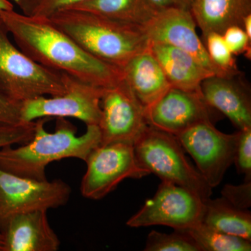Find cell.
<instances>
[{"instance_id":"obj_30","label":"cell","mask_w":251,"mask_h":251,"mask_svg":"<svg viewBox=\"0 0 251 251\" xmlns=\"http://www.w3.org/2000/svg\"><path fill=\"white\" fill-rule=\"evenodd\" d=\"M144 4L151 15L169 9H189L191 0H143Z\"/></svg>"},{"instance_id":"obj_19","label":"cell","mask_w":251,"mask_h":251,"mask_svg":"<svg viewBox=\"0 0 251 251\" xmlns=\"http://www.w3.org/2000/svg\"><path fill=\"white\" fill-rule=\"evenodd\" d=\"M202 224L224 233L251 242V214L239 209L226 198L204 200Z\"/></svg>"},{"instance_id":"obj_13","label":"cell","mask_w":251,"mask_h":251,"mask_svg":"<svg viewBox=\"0 0 251 251\" xmlns=\"http://www.w3.org/2000/svg\"><path fill=\"white\" fill-rule=\"evenodd\" d=\"M211 109L202 93L172 87L145 108L149 126L176 136L200 122L211 121Z\"/></svg>"},{"instance_id":"obj_22","label":"cell","mask_w":251,"mask_h":251,"mask_svg":"<svg viewBox=\"0 0 251 251\" xmlns=\"http://www.w3.org/2000/svg\"><path fill=\"white\" fill-rule=\"evenodd\" d=\"M145 251H201L192 237L185 230L166 234L152 230L148 234Z\"/></svg>"},{"instance_id":"obj_15","label":"cell","mask_w":251,"mask_h":251,"mask_svg":"<svg viewBox=\"0 0 251 251\" xmlns=\"http://www.w3.org/2000/svg\"><path fill=\"white\" fill-rule=\"evenodd\" d=\"M235 77H207L201 84V93L206 103L228 117L238 130L251 128L250 92Z\"/></svg>"},{"instance_id":"obj_21","label":"cell","mask_w":251,"mask_h":251,"mask_svg":"<svg viewBox=\"0 0 251 251\" xmlns=\"http://www.w3.org/2000/svg\"><path fill=\"white\" fill-rule=\"evenodd\" d=\"M201 251H250L251 242L211 228L200 223L186 229Z\"/></svg>"},{"instance_id":"obj_6","label":"cell","mask_w":251,"mask_h":251,"mask_svg":"<svg viewBox=\"0 0 251 251\" xmlns=\"http://www.w3.org/2000/svg\"><path fill=\"white\" fill-rule=\"evenodd\" d=\"M80 192L87 199H102L126 179H140L150 175L137 160L134 147L115 143L100 145L91 151Z\"/></svg>"},{"instance_id":"obj_26","label":"cell","mask_w":251,"mask_h":251,"mask_svg":"<svg viewBox=\"0 0 251 251\" xmlns=\"http://www.w3.org/2000/svg\"><path fill=\"white\" fill-rule=\"evenodd\" d=\"M34 130L35 121L16 125H0V148L27 143L32 138Z\"/></svg>"},{"instance_id":"obj_18","label":"cell","mask_w":251,"mask_h":251,"mask_svg":"<svg viewBox=\"0 0 251 251\" xmlns=\"http://www.w3.org/2000/svg\"><path fill=\"white\" fill-rule=\"evenodd\" d=\"M190 11L202 32L223 34L229 27H242L244 18L251 14V0H191Z\"/></svg>"},{"instance_id":"obj_23","label":"cell","mask_w":251,"mask_h":251,"mask_svg":"<svg viewBox=\"0 0 251 251\" xmlns=\"http://www.w3.org/2000/svg\"><path fill=\"white\" fill-rule=\"evenodd\" d=\"M208 55L211 62L227 77L237 76L239 74L236 59L230 52L222 34L209 32L204 36Z\"/></svg>"},{"instance_id":"obj_2","label":"cell","mask_w":251,"mask_h":251,"mask_svg":"<svg viewBox=\"0 0 251 251\" xmlns=\"http://www.w3.org/2000/svg\"><path fill=\"white\" fill-rule=\"evenodd\" d=\"M50 118L35 121L32 138L14 148V145L0 148V170L28 179L45 181L46 168L54 161L74 158L85 161L92 150L101 143L97 125L87 126L82 135L64 118H58L52 133L45 128Z\"/></svg>"},{"instance_id":"obj_29","label":"cell","mask_w":251,"mask_h":251,"mask_svg":"<svg viewBox=\"0 0 251 251\" xmlns=\"http://www.w3.org/2000/svg\"><path fill=\"white\" fill-rule=\"evenodd\" d=\"M21 105L0 92V125H16L23 123Z\"/></svg>"},{"instance_id":"obj_20","label":"cell","mask_w":251,"mask_h":251,"mask_svg":"<svg viewBox=\"0 0 251 251\" xmlns=\"http://www.w3.org/2000/svg\"><path fill=\"white\" fill-rule=\"evenodd\" d=\"M72 9L90 11L115 21L140 26L153 16L143 0H88Z\"/></svg>"},{"instance_id":"obj_27","label":"cell","mask_w":251,"mask_h":251,"mask_svg":"<svg viewBox=\"0 0 251 251\" xmlns=\"http://www.w3.org/2000/svg\"><path fill=\"white\" fill-rule=\"evenodd\" d=\"M225 42L233 55L244 54L247 58L251 57V40L240 26L229 27L222 34Z\"/></svg>"},{"instance_id":"obj_5","label":"cell","mask_w":251,"mask_h":251,"mask_svg":"<svg viewBox=\"0 0 251 251\" xmlns=\"http://www.w3.org/2000/svg\"><path fill=\"white\" fill-rule=\"evenodd\" d=\"M133 147L138 163L150 174L188 188L203 200L211 197L212 188L188 161L175 135L149 126Z\"/></svg>"},{"instance_id":"obj_12","label":"cell","mask_w":251,"mask_h":251,"mask_svg":"<svg viewBox=\"0 0 251 251\" xmlns=\"http://www.w3.org/2000/svg\"><path fill=\"white\" fill-rule=\"evenodd\" d=\"M189 9H169L157 13L141 26L150 41L166 43L187 52L217 76L227 77L211 62L196 32Z\"/></svg>"},{"instance_id":"obj_3","label":"cell","mask_w":251,"mask_h":251,"mask_svg":"<svg viewBox=\"0 0 251 251\" xmlns=\"http://www.w3.org/2000/svg\"><path fill=\"white\" fill-rule=\"evenodd\" d=\"M91 55L122 69L148 49L141 26L80 9H68L49 18Z\"/></svg>"},{"instance_id":"obj_32","label":"cell","mask_w":251,"mask_h":251,"mask_svg":"<svg viewBox=\"0 0 251 251\" xmlns=\"http://www.w3.org/2000/svg\"><path fill=\"white\" fill-rule=\"evenodd\" d=\"M14 9V5L9 0H0V11Z\"/></svg>"},{"instance_id":"obj_28","label":"cell","mask_w":251,"mask_h":251,"mask_svg":"<svg viewBox=\"0 0 251 251\" xmlns=\"http://www.w3.org/2000/svg\"><path fill=\"white\" fill-rule=\"evenodd\" d=\"M221 194L234 206L248 209L251 205V181H244V184L238 186L225 185Z\"/></svg>"},{"instance_id":"obj_10","label":"cell","mask_w":251,"mask_h":251,"mask_svg":"<svg viewBox=\"0 0 251 251\" xmlns=\"http://www.w3.org/2000/svg\"><path fill=\"white\" fill-rule=\"evenodd\" d=\"M184 151L193 158L211 188L219 186L234 163L238 131L226 134L211 121L200 122L176 136Z\"/></svg>"},{"instance_id":"obj_16","label":"cell","mask_w":251,"mask_h":251,"mask_svg":"<svg viewBox=\"0 0 251 251\" xmlns=\"http://www.w3.org/2000/svg\"><path fill=\"white\" fill-rule=\"evenodd\" d=\"M148 49L161 66L172 87L201 92L203 81L216 75L191 54L170 44L149 41Z\"/></svg>"},{"instance_id":"obj_31","label":"cell","mask_w":251,"mask_h":251,"mask_svg":"<svg viewBox=\"0 0 251 251\" xmlns=\"http://www.w3.org/2000/svg\"><path fill=\"white\" fill-rule=\"evenodd\" d=\"M242 28L246 34L251 40V14H248L243 21Z\"/></svg>"},{"instance_id":"obj_17","label":"cell","mask_w":251,"mask_h":251,"mask_svg":"<svg viewBox=\"0 0 251 251\" xmlns=\"http://www.w3.org/2000/svg\"><path fill=\"white\" fill-rule=\"evenodd\" d=\"M122 69L124 80L145 108L161 99L172 87L148 49L134 56Z\"/></svg>"},{"instance_id":"obj_4","label":"cell","mask_w":251,"mask_h":251,"mask_svg":"<svg viewBox=\"0 0 251 251\" xmlns=\"http://www.w3.org/2000/svg\"><path fill=\"white\" fill-rule=\"evenodd\" d=\"M65 88V74L41 65L14 45L0 21V92L22 103L58 95Z\"/></svg>"},{"instance_id":"obj_33","label":"cell","mask_w":251,"mask_h":251,"mask_svg":"<svg viewBox=\"0 0 251 251\" xmlns=\"http://www.w3.org/2000/svg\"><path fill=\"white\" fill-rule=\"evenodd\" d=\"M11 1H13L14 3H16V4H17L20 8H21V9H22L23 6L25 5L26 3H27L29 0H11Z\"/></svg>"},{"instance_id":"obj_11","label":"cell","mask_w":251,"mask_h":251,"mask_svg":"<svg viewBox=\"0 0 251 251\" xmlns=\"http://www.w3.org/2000/svg\"><path fill=\"white\" fill-rule=\"evenodd\" d=\"M98 125L100 145L122 143L134 145L149 126L145 108L122 80L104 88Z\"/></svg>"},{"instance_id":"obj_9","label":"cell","mask_w":251,"mask_h":251,"mask_svg":"<svg viewBox=\"0 0 251 251\" xmlns=\"http://www.w3.org/2000/svg\"><path fill=\"white\" fill-rule=\"evenodd\" d=\"M72 189L61 179L37 181L0 170V229L12 216L65 205Z\"/></svg>"},{"instance_id":"obj_34","label":"cell","mask_w":251,"mask_h":251,"mask_svg":"<svg viewBox=\"0 0 251 251\" xmlns=\"http://www.w3.org/2000/svg\"><path fill=\"white\" fill-rule=\"evenodd\" d=\"M3 242H2V235H1V232H0V251H2Z\"/></svg>"},{"instance_id":"obj_25","label":"cell","mask_w":251,"mask_h":251,"mask_svg":"<svg viewBox=\"0 0 251 251\" xmlns=\"http://www.w3.org/2000/svg\"><path fill=\"white\" fill-rule=\"evenodd\" d=\"M234 163L238 173L245 175L244 181H251V128L238 130Z\"/></svg>"},{"instance_id":"obj_7","label":"cell","mask_w":251,"mask_h":251,"mask_svg":"<svg viewBox=\"0 0 251 251\" xmlns=\"http://www.w3.org/2000/svg\"><path fill=\"white\" fill-rule=\"evenodd\" d=\"M65 81L66 88L63 93L23 102L21 105L22 121L70 117L84 122L86 126H98L101 116L100 100L104 88L67 74H65Z\"/></svg>"},{"instance_id":"obj_1","label":"cell","mask_w":251,"mask_h":251,"mask_svg":"<svg viewBox=\"0 0 251 251\" xmlns=\"http://www.w3.org/2000/svg\"><path fill=\"white\" fill-rule=\"evenodd\" d=\"M0 21L21 50L50 70L103 88L124 79L122 69L91 55L47 18L13 9L0 11Z\"/></svg>"},{"instance_id":"obj_24","label":"cell","mask_w":251,"mask_h":251,"mask_svg":"<svg viewBox=\"0 0 251 251\" xmlns=\"http://www.w3.org/2000/svg\"><path fill=\"white\" fill-rule=\"evenodd\" d=\"M88 0H29L23 6V14L33 17L49 18L65 10L74 9Z\"/></svg>"},{"instance_id":"obj_14","label":"cell","mask_w":251,"mask_h":251,"mask_svg":"<svg viewBox=\"0 0 251 251\" xmlns=\"http://www.w3.org/2000/svg\"><path fill=\"white\" fill-rule=\"evenodd\" d=\"M2 251H57L58 236L51 227L47 211H34L12 216L0 229Z\"/></svg>"},{"instance_id":"obj_8","label":"cell","mask_w":251,"mask_h":251,"mask_svg":"<svg viewBox=\"0 0 251 251\" xmlns=\"http://www.w3.org/2000/svg\"><path fill=\"white\" fill-rule=\"evenodd\" d=\"M204 200L188 188L162 181L151 199L126 222L130 227L164 226L186 230L202 221Z\"/></svg>"}]
</instances>
